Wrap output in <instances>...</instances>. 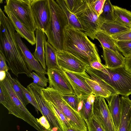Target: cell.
<instances>
[{"mask_svg": "<svg viewBox=\"0 0 131 131\" xmlns=\"http://www.w3.org/2000/svg\"><path fill=\"white\" fill-rule=\"evenodd\" d=\"M6 73V75L12 87L19 99L26 107V105L29 102L25 96L22 89L17 83L15 78H12L8 72Z\"/></svg>", "mask_w": 131, "mask_h": 131, "instance_id": "cell-28", "label": "cell"}, {"mask_svg": "<svg viewBox=\"0 0 131 131\" xmlns=\"http://www.w3.org/2000/svg\"><path fill=\"white\" fill-rule=\"evenodd\" d=\"M49 103L51 104L55 112L61 120L62 124L64 131L66 128L73 127L65 115L54 106L51 103Z\"/></svg>", "mask_w": 131, "mask_h": 131, "instance_id": "cell-34", "label": "cell"}, {"mask_svg": "<svg viewBox=\"0 0 131 131\" xmlns=\"http://www.w3.org/2000/svg\"><path fill=\"white\" fill-rule=\"evenodd\" d=\"M121 115L118 131H128L131 121V100L128 97L120 98Z\"/></svg>", "mask_w": 131, "mask_h": 131, "instance_id": "cell-17", "label": "cell"}, {"mask_svg": "<svg viewBox=\"0 0 131 131\" xmlns=\"http://www.w3.org/2000/svg\"><path fill=\"white\" fill-rule=\"evenodd\" d=\"M30 6L37 28L41 29L45 33L51 17L49 0H30Z\"/></svg>", "mask_w": 131, "mask_h": 131, "instance_id": "cell-11", "label": "cell"}, {"mask_svg": "<svg viewBox=\"0 0 131 131\" xmlns=\"http://www.w3.org/2000/svg\"><path fill=\"white\" fill-rule=\"evenodd\" d=\"M5 101V98L3 90L0 86V103L2 104Z\"/></svg>", "mask_w": 131, "mask_h": 131, "instance_id": "cell-43", "label": "cell"}, {"mask_svg": "<svg viewBox=\"0 0 131 131\" xmlns=\"http://www.w3.org/2000/svg\"><path fill=\"white\" fill-rule=\"evenodd\" d=\"M119 95L116 94L105 98L108 103V106L117 131L119 128L121 115L120 100Z\"/></svg>", "mask_w": 131, "mask_h": 131, "instance_id": "cell-20", "label": "cell"}, {"mask_svg": "<svg viewBox=\"0 0 131 131\" xmlns=\"http://www.w3.org/2000/svg\"><path fill=\"white\" fill-rule=\"evenodd\" d=\"M4 12L12 24L15 30L21 37L24 38L31 45L36 44V37L34 32L28 29L15 16L14 14L5 5Z\"/></svg>", "mask_w": 131, "mask_h": 131, "instance_id": "cell-16", "label": "cell"}, {"mask_svg": "<svg viewBox=\"0 0 131 131\" xmlns=\"http://www.w3.org/2000/svg\"><path fill=\"white\" fill-rule=\"evenodd\" d=\"M85 80L92 91L93 94L95 96L102 97L106 98L113 95L111 92L105 89L97 82L92 80L85 72L83 73Z\"/></svg>", "mask_w": 131, "mask_h": 131, "instance_id": "cell-25", "label": "cell"}, {"mask_svg": "<svg viewBox=\"0 0 131 131\" xmlns=\"http://www.w3.org/2000/svg\"><path fill=\"white\" fill-rule=\"evenodd\" d=\"M50 21L45 33L47 41L58 51H63L66 28L69 25L67 17L59 5L54 0H49Z\"/></svg>", "mask_w": 131, "mask_h": 131, "instance_id": "cell-3", "label": "cell"}, {"mask_svg": "<svg viewBox=\"0 0 131 131\" xmlns=\"http://www.w3.org/2000/svg\"><path fill=\"white\" fill-rule=\"evenodd\" d=\"M49 87L63 95H73L74 93L63 71L59 66L47 69Z\"/></svg>", "mask_w": 131, "mask_h": 131, "instance_id": "cell-12", "label": "cell"}, {"mask_svg": "<svg viewBox=\"0 0 131 131\" xmlns=\"http://www.w3.org/2000/svg\"><path fill=\"white\" fill-rule=\"evenodd\" d=\"M30 77L33 79V82L35 84L42 87H47L49 80L46 77L45 74H38L32 72L31 73Z\"/></svg>", "mask_w": 131, "mask_h": 131, "instance_id": "cell-33", "label": "cell"}, {"mask_svg": "<svg viewBox=\"0 0 131 131\" xmlns=\"http://www.w3.org/2000/svg\"><path fill=\"white\" fill-rule=\"evenodd\" d=\"M131 28L115 20L105 19L100 30L111 36L127 31Z\"/></svg>", "mask_w": 131, "mask_h": 131, "instance_id": "cell-22", "label": "cell"}, {"mask_svg": "<svg viewBox=\"0 0 131 131\" xmlns=\"http://www.w3.org/2000/svg\"><path fill=\"white\" fill-rule=\"evenodd\" d=\"M86 125L88 131H105L92 116Z\"/></svg>", "mask_w": 131, "mask_h": 131, "instance_id": "cell-35", "label": "cell"}, {"mask_svg": "<svg viewBox=\"0 0 131 131\" xmlns=\"http://www.w3.org/2000/svg\"><path fill=\"white\" fill-rule=\"evenodd\" d=\"M56 1L65 13L68 19L69 25L74 28L82 31V27L77 18L75 14L68 8L64 0H56Z\"/></svg>", "mask_w": 131, "mask_h": 131, "instance_id": "cell-27", "label": "cell"}, {"mask_svg": "<svg viewBox=\"0 0 131 131\" xmlns=\"http://www.w3.org/2000/svg\"><path fill=\"white\" fill-rule=\"evenodd\" d=\"M106 0H93L94 9L99 16L102 13L104 3Z\"/></svg>", "mask_w": 131, "mask_h": 131, "instance_id": "cell-37", "label": "cell"}, {"mask_svg": "<svg viewBox=\"0 0 131 131\" xmlns=\"http://www.w3.org/2000/svg\"><path fill=\"white\" fill-rule=\"evenodd\" d=\"M64 131H81L73 127H71L70 128L66 129Z\"/></svg>", "mask_w": 131, "mask_h": 131, "instance_id": "cell-45", "label": "cell"}, {"mask_svg": "<svg viewBox=\"0 0 131 131\" xmlns=\"http://www.w3.org/2000/svg\"><path fill=\"white\" fill-rule=\"evenodd\" d=\"M46 65L48 69H52L59 66L57 60V51L49 42L44 43Z\"/></svg>", "mask_w": 131, "mask_h": 131, "instance_id": "cell-24", "label": "cell"}, {"mask_svg": "<svg viewBox=\"0 0 131 131\" xmlns=\"http://www.w3.org/2000/svg\"><path fill=\"white\" fill-rule=\"evenodd\" d=\"M124 68L126 71L131 74V56L125 58Z\"/></svg>", "mask_w": 131, "mask_h": 131, "instance_id": "cell-42", "label": "cell"}, {"mask_svg": "<svg viewBox=\"0 0 131 131\" xmlns=\"http://www.w3.org/2000/svg\"><path fill=\"white\" fill-rule=\"evenodd\" d=\"M68 8L71 12L78 4L79 0H64Z\"/></svg>", "mask_w": 131, "mask_h": 131, "instance_id": "cell-40", "label": "cell"}, {"mask_svg": "<svg viewBox=\"0 0 131 131\" xmlns=\"http://www.w3.org/2000/svg\"><path fill=\"white\" fill-rule=\"evenodd\" d=\"M15 35L17 43L29 70L31 72L34 71L38 74H47V72L43 69L39 61L23 42L18 33L15 32Z\"/></svg>", "mask_w": 131, "mask_h": 131, "instance_id": "cell-15", "label": "cell"}, {"mask_svg": "<svg viewBox=\"0 0 131 131\" xmlns=\"http://www.w3.org/2000/svg\"><path fill=\"white\" fill-rule=\"evenodd\" d=\"M42 87L33 82L27 86V89L35 98L40 110V112L48 121L51 128L55 131H64L62 123L51 104L44 98Z\"/></svg>", "mask_w": 131, "mask_h": 131, "instance_id": "cell-8", "label": "cell"}, {"mask_svg": "<svg viewBox=\"0 0 131 131\" xmlns=\"http://www.w3.org/2000/svg\"><path fill=\"white\" fill-rule=\"evenodd\" d=\"M128 131H131V121Z\"/></svg>", "mask_w": 131, "mask_h": 131, "instance_id": "cell-46", "label": "cell"}, {"mask_svg": "<svg viewBox=\"0 0 131 131\" xmlns=\"http://www.w3.org/2000/svg\"><path fill=\"white\" fill-rule=\"evenodd\" d=\"M63 98L67 103L75 111L78 112V107L81 101L77 95H63L62 94Z\"/></svg>", "mask_w": 131, "mask_h": 131, "instance_id": "cell-32", "label": "cell"}, {"mask_svg": "<svg viewBox=\"0 0 131 131\" xmlns=\"http://www.w3.org/2000/svg\"><path fill=\"white\" fill-rule=\"evenodd\" d=\"M103 59L106 67L114 69L124 67L125 58L120 53H117L109 49L102 48Z\"/></svg>", "mask_w": 131, "mask_h": 131, "instance_id": "cell-18", "label": "cell"}, {"mask_svg": "<svg viewBox=\"0 0 131 131\" xmlns=\"http://www.w3.org/2000/svg\"><path fill=\"white\" fill-rule=\"evenodd\" d=\"M0 86L5 98V101L2 104L7 109L8 114L23 119L37 130H40L42 126L19 99L6 75L4 80L0 81Z\"/></svg>", "mask_w": 131, "mask_h": 131, "instance_id": "cell-5", "label": "cell"}, {"mask_svg": "<svg viewBox=\"0 0 131 131\" xmlns=\"http://www.w3.org/2000/svg\"><path fill=\"white\" fill-rule=\"evenodd\" d=\"M63 51L72 54L89 66L94 61L101 62L95 44L82 31L69 25L66 30Z\"/></svg>", "mask_w": 131, "mask_h": 131, "instance_id": "cell-2", "label": "cell"}, {"mask_svg": "<svg viewBox=\"0 0 131 131\" xmlns=\"http://www.w3.org/2000/svg\"><path fill=\"white\" fill-rule=\"evenodd\" d=\"M63 70L72 87L75 94L81 100L93 94L91 89L85 80L83 75L84 72L78 73Z\"/></svg>", "mask_w": 131, "mask_h": 131, "instance_id": "cell-14", "label": "cell"}, {"mask_svg": "<svg viewBox=\"0 0 131 131\" xmlns=\"http://www.w3.org/2000/svg\"><path fill=\"white\" fill-rule=\"evenodd\" d=\"M58 66L64 70L78 73L85 72L87 64L72 54L66 52H57Z\"/></svg>", "mask_w": 131, "mask_h": 131, "instance_id": "cell-13", "label": "cell"}, {"mask_svg": "<svg viewBox=\"0 0 131 131\" xmlns=\"http://www.w3.org/2000/svg\"><path fill=\"white\" fill-rule=\"evenodd\" d=\"M95 69L100 70L105 68V66L100 62L98 61H94L92 62L90 66Z\"/></svg>", "mask_w": 131, "mask_h": 131, "instance_id": "cell-41", "label": "cell"}, {"mask_svg": "<svg viewBox=\"0 0 131 131\" xmlns=\"http://www.w3.org/2000/svg\"><path fill=\"white\" fill-rule=\"evenodd\" d=\"M36 35V48L34 56L40 63L43 69L46 71L45 61L44 43L46 40L45 32L41 29L37 28L35 31Z\"/></svg>", "mask_w": 131, "mask_h": 131, "instance_id": "cell-19", "label": "cell"}, {"mask_svg": "<svg viewBox=\"0 0 131 131\" xmlns=\"http://www.w3.org/2000/svg\"><path fill=\"white\" fill-rule=\"evenodd\" d=\"M113 6L110 0H106L100 16L105 20H114Z\"/></svg>", "mask_w": 131, "mask_h": 131, "instance_id": "cell-30", "label": "cell"}, {"mask_svg": "<svg viewBox=\"0 0 131 131\" xmlns=\"http://www.w3.org/2000/svg\"><path fill=\"white\" fill-rule=\"evenodd\" d=\"M95 39L98 40L102 48L109 49L117 53L119 52L116 44V40L104 32L100 30L96 34Z\"/></svg>", "mask_w": 131, "mask_h": 131, "instance_id": "cell-26", "label": "cell"}, {"mask_svg": "<svg viewBox=\"0 0 131 131\" xmlns=\"http://www.w3.org/2000/svg\"><path fill=\"white\" fill-rule=\"evenodd\" d=\"M111 36L116 41H131V29Z\"/></svg>", "mask_w": 131, "mask_h": 131, "instance_id": "cell-36", "label": "cell"}, {"mask_svg": "<svg viewBox=\"0 0 131 131\" xmlns=\"http://www.w3.org/2000/svg\"><path fill=\"white\" fill-rule=\"evenodd\" d=\"M43 95L47 102L56 107L66 117L72 126L81 131H87V125L78 112L71 107L64 99L62 94L49 86L42 87Z\"/></svg>", "mask_w": 131, "mask_h": 131, "instance_id": "cell-7", "label": "cell"}, {"mask_svg": "<svg viewBox=\"0 0 131 131\" xmlns=\"http://www.w3.org/2000/svg\"><path fill=\"white\" fill-rule=\"evenodd\" d=\"M15 29L11 22L0 8V51L3 53L9 69L16 76L25 74L30 78L28 68L16 41Z\"/></svg>", "mask_w": 131, "mask_h": 131, "instance_id": "cell-1", "label": "cell"}, {"mask_svg": "<svg viewBox=\"0 0 131 131\" xmlns=\"http://www.w3.org/2000/svg\"><path fill=\"white\" fill-rule=\"evenodd\" d=\"M92 116L105 131H117L104 97L95 96Z\"/></svg>", "mask_w": 131, "mask_h": 131, "instance_id": "cell-10", "label": "cell"}, {"mask_svg": "<svg viewBox=\"0 0 131 131\" xmlns=\"http://www.w3.org/2000/svg\"><path fill=\"white\" fill-rule=\"evenodd\" d=\"M38 122L45 129V131H51L52 130L50 124L46 117L42 115L39 118H36Z\"/></svg>", "mask_w": 131, "mask_h": 131, "instance_id": "cell-38", "label": "cell"}, {"mask_svg": "<svg viewBox=\"0 0 131 131\" xmlns=\"http://www.w3.org/2000/svg\"><path fill=\"white\" fill-rule=\"evenodd\" d=\"M85 72L97 77L112 87L118 94L128 97L131 94V74L124 67L99 70L88 66Z\"/></svg>", "mask_w": 131, "mask_h": 131, "instance_id": "cell-4", "label": "cell"}, {"mask_svg": "<svg viewBox=\"0 0 131 131\" xmlns=\"http://www.w3.org/2000/svg\"><path fill=\"white\" fill-rule=\"evenodd\" d=\"M115 43L118 50L125 58L131 56V41H116Z\"/></svg>", "mask_w": 131, "mask_h": 131, "instance_id": "cell-29", "label": "cell"}, {"mask_svg": "<svg viewBox=\"0 0 131 131\" xmlns=\"http://www.w3.org/2000/svg\"><path fill=\"white\" fill-rule=\"evenodd\" d=\"M95 96L92 94L82 99L79 106L78 112L86 124L92 116L93 103Z\"/></svg>", "mask_w": 131, "mask_h": 131, "instance_id": "cell-21", "label": "cell"}, {"mask_svg": "<svg viewBox=\"0 0 131 131\" xmlns=\"http://www.w3.org/2000/svg\"><path fill=\"white\" fill-rule=\"evenodd\" d=\"M6 76V73L4 71H0V81L4 80Z\"/></svg>", "mask_w": 131, "mask_h": 131, "instance_id": "cell-44", "label": "cell"}, {"mask_svg": "<svg viewBox=\"0 0 131 131\" xmlns=\"http://www.w3.org/2000/svg\"><path fill=\"white\" fill-rule=\"evenodd\" d=\"M7 8L28 29L34 32L37 27L35 23L30 4V0H6Z\"/></svg>", "mask_w": 131, "mask_h": 131, "instance_id": "cell-9", "label": "cell"}, {"mask_svg": "<svg viewBox=\"0 0 131 131\" xmlns=\"http://www.w3.org/2000/svg\"><path fill=\"white\" fill-rule=\"evenodd\" d=\"M72 12L79 20L82 31L92 40H94L105 19L97 14L94 8L93 0H79Z\"/></svg>", "mask_w": 131, "mask_h": 131, "instance_id": "cell-6", "label": "cell"}, {"mask_svg": "<svg viewBox=\"0 0 131 131\" xmlns=\"http://www.w3.org/2000/svg\"><path fill=\"white\" fill-rule=\"evenodd\" d=\"M15 80L18 85L22 89L26 98L29 102L35 107L36 110L38 113V111L40 112V110L38 104L33 96L27 89L22 85L17 78Z\"/></svg>", "mask_w": 131, "mask_h": 131, "instance_id": "cell-31", "label": "cell"}, {"mask_svg": "<svg viewBox=\"0 0 131 131\" xmlns=\"http://www.w3.org/2000/svg\"><path fill=\"white\" fill-rule=\"evenodd\" d=\"M6 60L3 53L0 51V71L8 72L9 69L6 63Z\"/></svg>", "mask_w": 131, "mask_h": 131, "instance_id": "cell-39", "label": "cell"}, {"mask_svg": "<svg viewBox=\"0 0 131 131\" xmlns=\"http://www.w3.org/2000/svg\"><path fill=\"white\" fill-rule=\"evenodd\" d=\"M115 20L131 29V11L117 6H113Z\"/></svg>", "mask_w": 131, "mask_h": 131, "instance_id": "cell-23", "label": "cell"}]
</instances>
